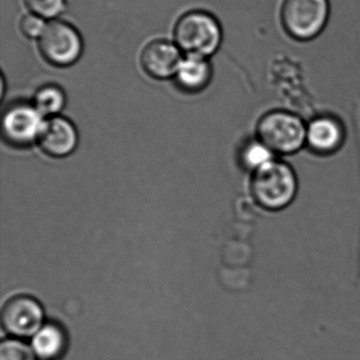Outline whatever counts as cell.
I'll return each instance as SVG.
<instances>
[{"label":"cell","instance_id":"cell-1","mask_svg":"<svg viewBox=\"0 0 360 360\" xmlns=\"http://www.w3.org/2000/svg\"><path fill=\"white\" fill-rule=\"evenodd\" d=\"M250 189L261 207L279 212L290 206L296 198L298 179L290 164L275 159L252 172Z\"/></svg>","mask_w":360,"mask_h":360},{"label":"cell","instance_id":"cell-14","mask_svg":"<svg viewBox=\"0 0 360 360\" xmlns=\"http://www.w3.org/2000/svg\"><path fill=\"white\" fill-rule=\"evenodd\" d=\"M276 159V155L258 138L250 141L242 149L241 160L244 166L250 172L260 169Z\"/></svg>","mask_w":360,"mask_h":360},{"label":"cell","instance_id":"cell-5","mask_svg":"<svg viewBox=\"0 0 360 360\" xmlns=\"http://www.w3.org/2000/svg\"><path fill=\"white\" fill-rule=\"evenodd\" d=\"M43 58L56 67H68L77 62L83 52V41L71 25L54 20L46 27L39 41Z\"/></svg>","mask_w":360,"mask_h":360},{"label":"cell","instance_id":"cell-12","mask_svg":"<svg viewBox=\"0 0 360 360\" xmlns=\"http://www.w3.org/2000/svg\"><path fill=\"white\" fill-rule=\"evenodd\" d=\"M66 338L56 324H46L33 336L32 349L43 360H53L64 351Z\"/></svg>","mask_w":360,"mask_h":360},{"label":"cell","instance_id":"cell-16","mask_svg":"<svg viewBox=\"0 0 360 360\" xmlns=\"http://www.w3.org/2000/svg\"><path fill=\"white\" fill-rule=\"evenodd\" d=\"M31 13L45 18H54L65 9V0H24Z\"/></svg>","mask_w":360,"mask_h":360},{"label":"cell","instance_id":"cell-15","mask_svg":"<svg viewBox=\"0 0 360 360\" xmlns=\"http://www.w3.org/2000/svg\"><path fill=\"white\" fill-rule=\"evenodd\" d=\"M34 352L18 339H8L0 345V360H34Z\"/></svg>","mask_w":360,"mask_h":360},{"label":"cell","instance_id":"cell-4","mask_svg":"<svg viewBox=\"0 0 360 360\" xmlns=\"http://www.w3.org/2000/svg\"><path fill=\"white\" fill-rule=\"evenodd\" d=\"M330 11L328 0H284L282 26L292 39L311 41L326 28Z\"/></svg>","mask_w":360,"mask_h":360},{"label":"cell","instance_id":"cell-10","mask_svg":"<svg viewBox=\"0 0 360 360\" xmlns=\"http://www.w3.org/2000/svg\"><path fill=\"white\" fill-rule=\"evenodd\" d=\"M182 62L180 50L166 41H153L143 50L141 64L143 70L157 79L174 77Z\"/></svg>","mask_w":360,"mask_h":360},{"label":"cell","instance_id":"cell-17","mask_svg":"<svg viewBox=\"0 0 360 360\" xmlns=\"http://www.w3.org/2000/svg\"><path fill=\"white\" fill-rule=\"evenodd\" d=\"M46 27L44 18L33 13L22 16L20 22V32L29 39H39Z\"/></svg>","mask_w":360,"mask_h":360},{"label":"cell","instance_id":"cell-3","mask_svg":"<svg viewBox=\"0 0 360 360\" xmlns=\"http://www.w3.org/2000/svg\"><path fill=\"white\" fill-rule=\"evenodd\" d=\"M174 39L179 49L188 56L205 58L220 47L222 30L214 16L193 11L184 14L176 22Z\"/></svg>","mask_w":360,"mask_h":360},{"label":"cell","instance_id":"cell-11","mask_svg":"<svg viewBox=\"0 0 360 360\" xmlns=\"http://www.w3.org/2000/svg\"><path fill=\"white\" fill-rule=\"evenodd\" d=\"M174 77L181 90L187 94H198L210 83L212 68L205 58L188 56L181 62Z\"/></svg>","mask_w":360,"mask_h":360},{"label":"cell","instance_id":"cell-2","mask_svg":"<svg viewBox=\"0 0 360 360\" xmlns=\"http://www.w3.org/2000/svg\"><path fill=\"white\" fill-rule=\"evenodd\" d=\"M257 138L275 155H292L307 144V124L295 113L269 111L257 124Z\"/></svg>","mask_w":360,"mask_h":360},{"label":"cell","instance_id":"cell-9","mask_svg":"<svg viewBox=\"0 0 360 360\" xmlns=\"http://www.w3.org/2000/svg\"><path fill=\"white\" fill-rule=\"evenodd\" d=\"M37 142L47 155L54 158L67 157L77 148V129L69 120L52 117L44 122Z\"/></svg>","mask_w":360,"mask_h":360},{"label":"cell","instance_id":"cell-6","mask_svg":"<svg viewBox=\"0 0 360 360\" xmlns=\"http://www.w3.org/2000/svg\"><path fill=\"white\" fill-rule=\"evenodd\" d=\"M43 115L34 105L15 103L6 109L1 122L4 138L9 144L28 146L39 140L43 128Z\"/></svg>","mask_w":360,"mask_h":360},{"label":"cell","instance_id":"cell-13","mask_svg":"<svg viewBox=\"0 0 360 360\" xmlns=\"http://www.w3.org/2000/svg\"><path fill=\"white\" fill-rule=\"evenodd\" d=\"M66 103L64 91L56 85L41 87L34 96V107L44 117L58 115Z\"/></svg>","mask_w":360,"mask_h":360},{"label":"cell","instance_id":"cell-8","mask_svg":"<svg viewBox=\"0 0 360 360\" xmlns=\"http://www.w3.org/2000/svg\"><path fill=\"white\" fill-rule=\"evenodd\" d=\"M345 139V128L337 117L320 115L307 124V144L314 153L330 155L337 153Z\"/></svg>","mask_w":360,"mask_h":360},{"label":"cell","instance_id":"cell-7","mask_svg":"<svg viewBox=\"0 0 360 360\" xmlns=\"http://www.w3.org/2000/svg\"><path fill=\"white\" fill-rule=\"evenodd\" d=\"M43 321L41 303L25 295L10 299L1 311V323L6 332L20 338L34 336L43 328Z\"/></svg>","mask_w":360,"mask_h":360}]
</instances>
